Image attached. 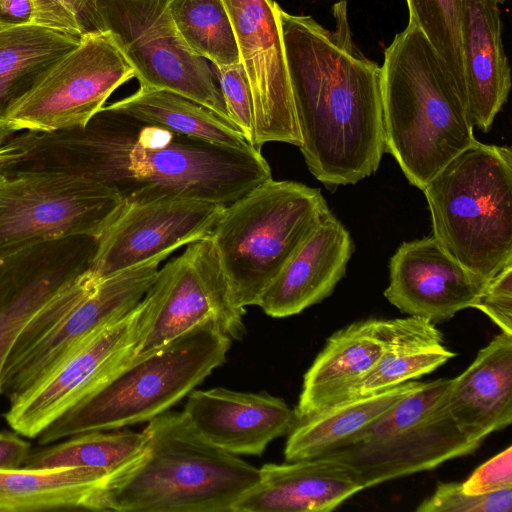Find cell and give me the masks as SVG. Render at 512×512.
I'll return each mask as SVG.
<instances>
[{"label":"cell","instance_id":"6da1fadb","mask_svg":"<svg viewBox=\"0 0 512 512\" xmlns=\"http://www.w3.org/2000/svg\"><path fill=\"white\" fill-rule=\"evenodd\" d=\"M2 172H60L116 193L125 205L185 198L228 205L272 178L260 149L179 135L103 106L85 125L9 137Z\"/></svg>","mask_w":512,"mask_h":512},{"label":"cell","instance_id":"7a4b0ae2","mask_svg":"<svg viewBox=\"0 0 512 512\" xmlns=\"http://www.w3.org/2000/svg\"><path fill=\"white\" fill-rule=\"evenodd\" d=\"M333 29L277 6L302 145L310 173L327 187L377 171L385 151L382 71L353 40L347 1L331 9Z\"/></svg>","mask_w":512,"mask_h":512},{"label":"cell","instance_id":"3957f363","mask_svg":"<svg viewBox=\"0 0 512 512\" xmlns=\"http://www.w3.org/2000/svg\"><path fill=\"white\" fill-rule=\"evenodd\" d=\"M381 71L384 149L423 190L476 141L466 93L412 20L385 50Z\"/></svg>","mask_w":512,"mask_h":512},{"label":"cell","instance_id":"277c9868","mask_svg":"<svg viewBox=\"0 0 512 512\" xmlns=\"http://www.w3.org/2000/svg\"><path fill=\"white\" fill-rule=\"evenodd\" d=\"M141 454L95 493L92 511L232 512L259 469L205 440L184 413L148 422Z\"/></svg>","mask_w":512,"mask_h":512},{"label":"cell","instance_id":"5b68a950","mask_svg":"<svg viewBox=\"0 0 512 512\" xmlns=\"http://www.w3.org/2000/svg\"><path fill=\"white\" fill-rule=\"evenodd\" d=\"M231 343L217 325L207 322L132 357L97 393L46 427L36 437L38 444L149 422L221 366Z\"/></svg>","mask_w":512,"mask_h":512},{"label":"cell","instance_id":"8992f818","mask_svg":"<svg viewBox=\"0 0 512 512\" xmlns=\"http://www.w3.org/2000/svg\"><path fill=\"white\" fill-rule=\"evenodd\" d=\"M433 237L490 280L512 264V151L475 141L423 188Z\"/></svg>","mask_w":512,"mask_h":512},{"label":"cell","instance_id":"52a82bcc","mask_svg":"<svg viewBox=\"0 0 512 512\" xmlns=\"http://www.w3.org/2000/svg\"><path fill=\"white\" fill-rule=\"evenodd\" d=\"M328 211L319 189L272 178L224 207L210 239L237 305H258Z\"/></svg>","mask_w":512,"mask_h":512},{"label":"cell","instance_id":"ba28073f","mask_svg":"<svg viewBox=\"0 0 512 512\" xmlns=\"http://www.w3.org/2000/svg\"><path fill=\"white\" fill-rule=\"evenodd\" d=\"M125 204L109 188L60 172L0 173V258L71 236L98 239Z\"/></svg>","mask_w":512,"mask_h":512},{"label":"cell","instance_id":"9c48e42d","mask_svg":"<svg viewBox=\"0 0 512 512\" xmlns=\"http://www.w3.org/2000/svg\"><path fill=\"white\" fill-rule=\"evenodd\" d=\"M169 1L96 0L99 29L113 35L140 86L181 95L231 123L214 72L182 38Z\"/></svg>","mask_w":512,"mask_h":512},{"label":"cell","instance_id":"30bf717a","mask_svg":"<svg viewBox=\"0 0 512 512\" xmlns=\"http://www.w3.org/2000/svg\"><path fill=\"white\" fill-rule=\"evenodd\" d=\"M244 314L245 308L233 299L210 237L194 241L159 268L142 299L133 357L207 322L240 340Z\"/></svg>","mask_w":512,"mask_h":512},{"label":"cell","instance_id":"8fae6325","mask_svg":"<svg viewBox=\"0 0 512 512\" xmlns=\"http://www.w3.org/2000/svg\"><path fill=\"white\" fill-rule=\"evenodd\" d=\"M134 77L133 66L110 32H85L78 46L10 109L6 131L11 136L83 126Z\"/></svg>","mask_w":512,"mask_h":512},{"label":"cell","instance_id":"7c38bea8","mask_svg":"<svg viewBox=\"0 0 512 512\" xmlns=\"http://www.w3.org/2000/svg\"><path fill=\"white\" fill-rule=\"evenodd\" d=\"M141 302L89 336L34 385L9 401L10 428L29 439L97 393L132 357Z\"/></svg>","mask_w":512,"mask_h":512},{"label":"cell","instance_id":"4fadbf2b","mask_svg":"<svg viewBox=\"0 0 512 512\" xmlns=\"http://www.w3.org/2000/svg\"><path fill=\"white\" fill-rule=\"evenodd\" d=\"M228 12L254 104L252 146L302 145L274 0H222Z\"/></svg>","mask_w":512,"mask_h":512},{"label":"cell","instance_id":"5bb4252c","mask_svg":"<svg viewBox=\"0 0 512 512\" xmlns=\"http://www.w3.org/2000/svg\"><path fill=\"white\" fill-rule=\"evenodd\" d=\"M171 254L162 253L100 280L44 336L17 359L5 364L1 395L9 401L15 399L89 336L131 312L155 280L160 263Z\"/></svg>","mask_w":512,"mask_h":512},{"label":"cell","instance_id":"9a60e30c","mask_svg":"<svg viewBox=\"0 0 512 512\" xmlns=\"http://www.w3.org/2000/svg\"><path fill=\"white\" fill-rule=\"evenodd\" d=\"M96 245L95 238L71 236L0 258V395L16 340L44 306L90 273Z\"/></svg>","mask_w":512,"mask_h":512},{"label":"cell","instance_id":"2e32d148","mask_svg":"<svg viewBox=\"0 0 512 512\" xmlns=\"http://www.w3.org/2000/svg\"><path fill=\"white\" fill-rule=\"evenodd\" d=\"M226 205L169 198L125 205L97 239L90 272L96 281L162 253L210 237Z\"/></svg>","mask_w":512,"mask_h":512},{"label":"cell","instance_id":"e0dca14e","mask_svg":"<svg viewBox=\"0 0 512 512\" xmlns=\"http://www.w3.org/2000/svg\"><path fill=\"white\" fill-rule=\"evenodd\" d=\"M488 282L451 257L432 236L397 249L384 296L402 313L437 324L473 308Z\"/></svg>","mask_w":512,"mask_h":512},{"label":"cell","instance_id":"ac0fdd59","mask_svg":"<svg viewBox=\"0 0 512 512\" xmlns=\"http://www.w3.org/2000/svg\"><path fill=\"white\" fill-rule=\"evenodd\" d=\"M480 444L458 427L445 407L413 427L326 455L348 465L366 489L471 454Z\"/></svg>","mask_w":512,"mask_h":512},{"label":"cell","instance_id":"d6986e66","mask_svg":"<svg viewBox=\"0 0 512 512\" xmlns=\"http://www.w3.org/2000/svg\"><path fill=\"white\" fill-rule=\"evenodd\" d=\"M209 443L234 455H261L296 424L295 410L266 392L193 390L182 411Z\"/></svg>","mask_w":512,"mask_h":512},{"label":"cell","instance_id":"ffe728a7","mask_svg":"<svg viewBox=\"0 0 512 512\" xmlns=\"http://www.w3.org/2000/svg\"><path fill=\"white\" fill-rule=\"evenodd\" d=\"M232 512H328L364 490L354 471L329 456L267 463Z\"/></svg>","mask_w":512,"mask_h":512},{"label":"cell","instance_id":"44dd1931","mask_svg":"<svg viewBox=\"0 0 512 512\" xmlns=\"http://www.w3.org/2000/svg\"><path fill=\"white\" fill-rule=\"evenodd\" d=\"M353 248L348 230L328 211L263 293L257 306L268 316L283 318L321 302L345 275Z\"/></svg>","mask_w":512,"mask_h":512},{"label":"cell","instance_id":"7402d4cb","mask_svg":"<svg viewBox=\"0 0 512 512\" xmlns=\"http://www.w3.org/2000/svg\"><path fill=\"white\" fill-rule=\"evenodd\" d=\"M391 319L356 321L332 334L303 378L296 422L345 398L386 350Z\"/></svg>","mask_w":512,"mask_h":512},{"label":"cell","instance_id":"603a6c76","mask_svg":"<svg viewBox=\"0 0 512 512\" xmlns=\"http://www.w3.org/2000/svg\"><path fill=\"white\" fill-rule=\"evenodd\" d=\"M446 409L470 438L483 442L512 422V336L501 332L451 379Z\"/></svg>","mask_w":512,"mask_h":512},{"label":"cell","instance_id":"cb8c5ba5","mask_svg":"<svg viewBox=\"0 0 512 512\" xmlns=\"http://www.w3.org/2000/svg\"><path fill=\"white\" fill-rule=\"evenodd\" d=\"M498 5L495 0H464L462 48L467 104L473 125L483 132L490 130L511 88Z\"/></svg>","mask_w":512,"mask_h":512},{"label":"cell","instance_id":"d4e9b609","mask_svg":"<svg viewBox=\"0 0 512 512\" xmlns=\"http://www.w3.org/2000/svg\"><path fill=\"white\" fill-rule=\"evenodd\" d=\"M422 383L408 381L380 392L340 400L296 422L286 441V461L320 457L357 443L396 403Z\"/></svg>","mask_w":512,"mask_h":512},{"label":"cell","instance_id":"484cf974","mask_svg":"<svg viewBox=\"0 0 512 512\" xmlns=\"http://www.w3.org/2000/svg\"><path fill=\"white\" fill-rule=\"evenodd\" d=\"M82 35L32 22L0 18V137L10 109L66 54Z\"/></svg>","mask_w":512,"mask_h":512},{"label":"cell","instance_id":"4316f807","mask_svg":"<svg viewBox=\"0 0 512 512\" xmlns=\"http://www.w3.org/2000/svg\"><path fill=\"white\" fill-rule=\"evenodd\" d=\"M109 478L90 467L0 470V511L90 510Z\"/></svg>","mask_w":512,"mask_h":512},{"label":"cell","instance_id":"83f0119b","mask_svg":"<svg viewBox=\"0 0 512 512\" xmlns=\"http://www.w3.org/2000/svg\"><path fill=\"white\" fill-rule=\"evenodd\" d=\"M454 356L455 353L444 346L441 332L429 320L413 316L391 319L386 350L344 399L380 392L420 378Z\"/></svg>","mask_w":512,"mask_h":512},{"label":"cell","instance_id":"f1b7e54d","mask_svg":"<svg viewBox=\"0 0 512 512\" xmlns=\"http://www.w3.org/2000/svg\"><path fill=\"white\" fill-rule=\"evenodd\" d=\"M106 107L179 135L234 149L255 148L231 123L167 90L139 86L133 94Z\"/></svg>","mask_w":512,"mask_h":512},{"label":"cell","instance_id":"f546056e","mask_svg":"<svg viewBox=\"0 0 512 512\" xmlns=\"http://www.w3.org/2000/svg\"><path fill=\"white\" fill-rule=\"evenodd\" d=\"M57 444L29 452L23 467L49 469L90 467L101 469L110 478L127 468L142 452L144 431H92L70 436Z\"/></svg>","mask_w":512,"mask_h":512},{"label":"cell","instance_id":"4dcf8cb0","mask_svg":"<svg viewBox=\"0 0 512 512\" xmlns=\"http://www.w3.org/2000/svg\"><path fill=\"white\" fill-rule=\"evenodd\" d=\"M174 23L188 46L215 67L241 61L222 0H170Z\"/></svg>","mask_w":512,"mask_h":512},{"label":"cell","instance_id":"1f68e13d","mask_svg":"<svg viewBox=\"0 0 512 512\" xmlns=\"http://www.w3.org/2000/svg\"><path fill=\"white\" fill-rule=\"evenodd\" d=\"M409 20L423 32L466 93L462 48L464 0H406Z\"/></svg>","mask_w":512,"mask_h":512},{"label":"cell","instance_id":"d6a6232c","mask_svg":"<svg viewBox=\"0 0 512 512\" xmlns=\"http://www.w3.org/2000/svg\"><path fill=\"white\" fill-rule=\"evenodd\" d=\"M450 383L448 378L422 383L381 417L360 441L393 435L440 412L446 407Z\"/></svg>","mask_w":512,"mask_h":512},{"label":"cell","instance_id":"836d02e7","mask_svg":"<svg viewBox=\"0 0 512 512\" xmlns=\"http://www.w3.org/2000/svg\"><path fill=\"white\" fill-rule=\"evenodd\" d=\"M512 487L471 495L458 482H438L433 494L417 508L418 512H511Z\"/></svg>","mask_w":512,"mask_h":512},{"label":"cell","instance_id":"e575fe53","mask_svg":"<svg viewBox=\"0 0 512 512\" xmlns=\"http://www.w3.org/2000/svg\"><path fill=\"white\" fill-rule=\"evenodd\" d=\"M215 70L229 120L252 145L255 128L254 104L243 64L240 61L215 67Z\"/></svg>","mask_w":512,"mask_h":512},{"label":"cell","instance_id":"d590c367","mask_svg":"<svg viewBox=\"0 0 512 512\" xmlns=\"http://www.w3.org/2000/svg\"><path fill=\"white\" fill-rule=\"evenodd\" d=\"M32 23L82 35L99 30L85 0H29Z\"/></svg>","mask_w":512,"mask_h":512},{"label":"cell","instance_id":"8d00e7d4","mask_svg":"<svg viewBox=\"0 0 512 512\" xmlns=\"http://www.w3.org/2000/svg\"><path fill=\"white\" fill-rule=\"evenodd\" d=\"M473 308L482 311L503 333L512 336V264L489 280Z\"/></svg>","mask_w":512,"mask_h":512},{"label":"cell","instance_id":"74e56055","mask_svg":"<svg viewBox=\"0 0 512 512\" xmlns=\"http://www.w3.org/2000/svg\"><path fill=\"white\" fill-rule=\"evenodd\" d=\"M462 490L471 495L512 487V447L509 446L480 465L464 482Z\"/></svg>","mask_w":512,"mask_h":512},{"label":"cell","instance_id":"f35d334b","mask_svg":"<svg viewBox=\"0 0 512 512\" xmlns=\"http://www.w3.org/2000/svg\"><path fill=\"white\" fill-rule=\"evenodd\" d=\"M31 445L18 433L0 432V470L20 468Z\"/></svg>","mask_w":512,"mask_h":512},{"label":"cell","instance_id":"ab89813d","mask_svg":"<svg viewBox=\"0 0 512 512\" xmlns=\"http://www.w3.org/2000/svg\"><path fill=\"white\" fill-rule=\"evenodd\" d=\"M32 7L29 0H1L0 18L13 22H30Z\"/></svg>","mask_w":512,"mask_h":512},{"label":"cell","instance_id":"60d3db41","mask_svg":"<svg viewBox=\"0 0 512 512\" xmlns=\"http://www.w3.org/2000/svg\"><path fill=\"white\" fill-rule=\"evenodd\" d=\"M8 138L0 137V172L14 156V149L10 145Z\"/></svg>","mask_w":512,"mask_h":512},{"label":"cell","instance_id":"b9f144b4","mask_svg":"<svg viewBox=\"0 0 512 512\" xmlns=\"http://www.w3.org/2000/svg\"><path fill=\"white\" fill-rule=\"evenodd\" d=\"M85 2L87 3L92 15L94 16L95 18V21L97 23V26H98V29H99V25H98V22H97V17H96V11H95V3H96V0H85ZM100 30V29H99Z\"/></svg>","mask_w":512,"mask_h":512},{"label":"cell","instance_id":"7bdbcfd3","mask_svg":"<svg viewBox=\"0 0 512 512\" xmlns=\"http://www.w3.org/2000/svg\"><path fill=\"white\" fill-rule=\"evenodd\" d=\"M498 4L504 3L506 0H495Z\"/></svg>","mask_w":512,"mask_h":512},{"label":"cell","instance_id":"ee69618b","mask_svg":"<svg viewBox=\"0 0 512 512\" xmlns=\"http://www.w3.org/2000/svg\"><path fill=\"white\" fill-rule=\"evenodd\" d=\"M1 1V0H0Z\"/></svg>","mask_w":512,"mask_h":512}]
</instances>
